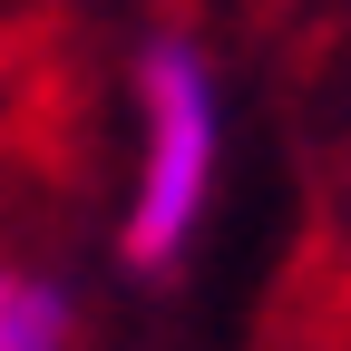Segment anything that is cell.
I'll return each instance as SVG.
<instances>
[{
    "label": "cell",
    "instance_id": "cell-1",
    "mask_svg": "<svg viewBox=\"0 0 351 351\" xmlns=\"http://www.w3.org/2000/svg\"><path fill=\"white\" fill-rule=\"evenodd\" d=\"M215 186H225V78L195 29H156L137 49V166H127L117 254L137 274L186 263L215 215Z\"/></svg>",
    "mask_w": 351,
    "mask_h": 351
},
{
    "label": "cell",
    "instance_id": "cell-2",
    "mask_svg": "<svg viewBox=\"0 0 351 351\" xmlns=\"http://www.w3.org/2000/svg\"><path fill=\"white\" fill-rule=\"evenodd\" d=\"M78 341V293L29 254H0V351H69Z\"/></svg>",
    "mask_w": 351,
    "mask_h": 351
}]
</instances>
